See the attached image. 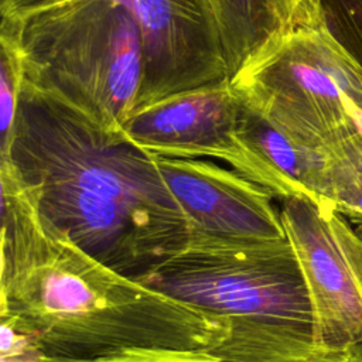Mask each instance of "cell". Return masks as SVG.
Segmentation results:
<instances>
[{
	"mask_svg": "<svg viewBox=\"0 0 362 362\" xmlns=\"http://www.w3.org/2000/svg\"><path fill=\"white\" fill-rule=\"evenodd\" d=\"M0 321L38 358L93 359L130 346L211 352L228 335L216 317L102 263L40 212L0 161Z\"/></svg>",
	"mask_w": 362,
	"mask_h": 362,
	"instance_id": "cell-1",
	"label": "cell"
},
{
	"mask_svg": "<svg viewBox=\"0 0 362 362\" xmlns=\"http://www.w3.org/2000/svg\"><path fill=\"white\" fill-rule=\"evenodd\" d=\"M0 161L10 164L51 225L127 276L177 252L191 233L154 154L123 130L25 83Z\"/></svg>",
	"mask_w": 362,
	"mask_h": 362,
	"instance_id": "cell-2",
	"label": "cell"
},
{
	"mask_svg": "<svg viewBox=\"0 0 362 362\" xmlns=\"http://www.w3.org/2000/svg\"><path fill=\"white\" fill-rule=\"evenodd\" d=\"M134 279L221 320L226 339L208 354L225 362H324L287 238L238 240L191 230L177 252Z\"/></svg>",
	"mask_w": 362,
	"mask_h": 362,
	"instance_id": "cell-3",
	"label": "cell"
},
{
	"mask_svg": "<svg viewBox=\"0 0 362 362\" xmlns=\"http://www.w3.org/2000/svg\"><path fill=\"white\" fill-rule=\"evenodd\" d=\"M21 54L24 83L122 130L139 106L144 40L134 16L113 0H69L1 18Z\"/></svg>",
	"mask_w": 362,
	"mask_h": 362,
	"instance_id": "cell-4",
	"label": "cell"
},
{
	"mask_svg": "<svg viewBox=\"0 0 362 362\" xmlns=\"http://www.w3.org/2000/svg\"><path fill=\"white\" fill-rule=\"evenodd\" d=\"M230 83L243 100L313 150L322 153L359 130L362 69L325 23L280 38Z\"/></svg>",
	"mask_w": 362,
	"mask_h": 362,
	"instance_id": "cell-5",
	"label": "cell"
},
{
	"mask_svg": "<svg viewBox=\"0 0 362 362\" xmlns=\"http://www.w3.org/2000/svg\"><path fill=\"white\" fill-rule=\"evenodd\" d=\"M286 238L308 290L315 341L324 362H342L362 348V238L328 204L280 201Z\"/></svg>",
	"mask_w": 362,
	"mask_h": 362,
	"instance_id": "cell-6",
	"label": "cell"
},
{
	"mask_svg": "<svg viewBox=\"0 0 362 362\" xmlns=\"http://www.w3.org/2000/svg\"><path fill=\"white\" fill-rule=\"evenodd\" d=\"M69 0H0L13 20ZM137 20L144 40V82L137 109L202 85L230 81L209 0H113ZM136 109V110H137Z\"/></svg>",
	"mask_w": 362,
	"mask_h": 362,
	"instance_id": "cell-7",
	"label": "cell"
},
{
	"mask_svg": "<svg viewBox=\"0 0 362 362\" xmlns=\"http://www.w3.org/2000/svg\"><path fill=\"white\" fill-rule=\"evenodd\" d=\"M239 113L240 98L230 81H223L143 106L122 130L137 147L154 156L221 160L277 199L273 175L240 134Z\"/></svg>",
	"mask_w": 362,
	"mask_h": 362,
	"instance_id": "cell-8",
	"label": "cell"
},
{
	"mask_svg": "<svg viewBox=\"0 0 362 362\" xmlns=\"http://www.w3.org/2000/svg\"><path fill=\"white\" fill-rule=\"evenodd\" d=\"M156 163L191 230L238 240L286 238L276 198L233 168L206 158L156 156Z\"/></svg>",
	"mask_w": 362,
	"mask_h": 362,
	"instance_id": "cell-9",
	"label": "cell"
},
{
	"mask_svg": "<svg viewBox=\"0 0 362 362\" xmlns=\"http://www.w3.org/2000/svg\"><path fill=\"white\" fill-rule=\"evenodd\" d=\"M229 76L290 33L324 23L320 0H209Z\"/></svg>",
	"mask_w": 362,
	"mask_h": 362,
	"instance_id": "cell-10",
	"label": "cell"
},
{
	"mask_svg": "<svg viewBox=\"0 0 362 362\" xmlns=\"http://www.w3.org/2000/svg\"><path fill=\"white\" fill-rule=\"evenodd\" d=\"M239 129L246 146L273 175L279 201L298 197L328 204L324 153L290 137L242 98Z\"/></svg>",
	"mask_w": 362,
	"mask_h": 362,
	"instance_id": "cell-11",
	"label": "cell"
},
{
	"mask_svg": "<svg viewBox=\"0 0 362 362\" xmlns=\"http://www.w3.org/2000/svg\"><path fill=\"white\" fill-rule=\"evenodd\" d=\"M327 201L351 223L362 226V129L324 151Z\"/></svg>",
	"mask_w": 362,
	"mask_h": 362,
	"instance_id": "cell-12",
	"label": "cell"
},
{
	"mask_svg": "<svg viewBox=\"0 0 362 362\" xmlns=\"http://www.w3.org/2000/svg\"><path fill=\"white\" fill-rule=\"evenodd\" d=\"M24 86L21 54L14 38L0 31V150H4L14 130Z\"/></svg>",
	"mask_w": 362,
	"mask_h": 362,
	"instance_id": "cell-13",
	"label": "cell"
},
{
	"mask_svg": "<svg viewBox=\"0 0 362 362\" xmlns=\"http://www.w3.org/2000/svg\"><path fill=\"white\" fill-rule=\"evenodd\" d=\"M332 37L362 69V0H320Z\"/></svg>",
	"mask_w": 362,
	"mask_h": 362,
	"instance_id": "cell-14",
	"label": "cell"
},
{
	"mask_svg": "<svg viewBox=\"0 0 362 362\" xmlns=\"http://www.w3.org/2000/svg\"><path fill=\"white\" fill-rule=\"evenodd\" d=\"M42 358V356H40ZM51 362H225L202 349L130 346L93 359H49Z\"/></svg>",
	"mask_w": 362,
	"mask_h": 362,
	"instance_id": "cell-15",
	"label": "cell"
},
{
	"mask_svg": "<svg viewBox=\"0 0 362 362\" xmlns=\"http://www.w3.org/2000/svg\"><path fill=\"white\" fill-rule=\"evenodd\" d=\"M342 362H362V348H358L354 351L348 358H345Z\"/></svg>",
	"mask_w": 362,
	"mask_h": 362,
	"instance_id": "cell-16",
	"label": "cell"
},
{
	"mask_svg": "<svg viewBox=\"0 0 362 362\" xmlns=\"http://www.w3.org/2000/svg\"><path fill=\"white\" fill-rule=\"evenodd\" d=\"M1 362H51L45 358H37V359H18V361H1Z\"/></svg>",
	"mask_w": 362,
	"mask_h": 362,
	"instance_id": "cell-17",
	"label": "cell"
},
{
	"mask_svg": "<svg viewBox=\"0 0 362 362\" xmlns=\"http://www.w3.org/2000/svg\"><path fill=\"white\" fill-rule=\"evenodd\" d=\"M359 124H361V129H362V112H361V115H359Z\"/></svg>",
	"mask_w": 362,
	"mask_h": 362,
	"instance_id": "cell-18",
	"label": "cell"
}]
</instances>
